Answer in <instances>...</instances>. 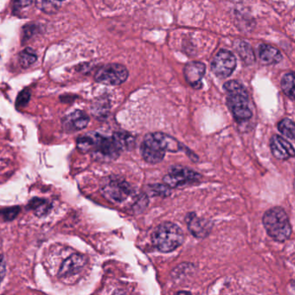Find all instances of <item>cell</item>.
Instances as JSON below:
<instances>
[{"label":"cell","mask_w":295,"mask_h":295,"mask_svg":"<svg viewBox=\"0 0 295 295\" xmlns=\"http://www.w3.org/2000/svg\"><path fill=\"white\" fill-rule=\"evenodd\" d=\"M179 141L171 136L162 133H150L145 136L140 145V154L145 161L150 164L159 163L165 158L166 152L185 151Z\"/></svg>","instance_id":"cell-1"},{"label":"cell","mask_w":295,"mask_h":295,"mask_svg":"<svg viewBox=\"0 0 295 295\" xmlns=\"http://www.w3.org/2000/svg\"><path fill=\"white\" fill-rule=\"evenodd\" d=\"M77 148L81 151L90 152L96 160L112 161L119 157L122 150L112 138L96 133H88L77 140Z\"/></svg>","instance_id":"cell-2"},{"label":"cell","mask_w":295,"mask_h":295,"mask_svg":"<svg viewBox=\"0 0 295 295\" xmlns=\"http://www.w3.org/2000/svg\"><path fill=\"white\" fill-rule=\"evenodd\" d=\"M227 94V105L229 106L234 120L245 122L252 118L249 108V95L245 87L238 80H229L223 86Z\"/></svg>","instance_id":"cell-3"},{"label":"cell","mask_w":295,"mask_h":295,"mask_svg":"<svg viewBox=\"0 0 295 295\" xmlns=\"http://www.w3.org/2000/svg\"><path fill=\"white\" fill-rule=\"evenodd\" d=\"M154 247L159 251L169 253L181 246L185 241L182 229L171 222L160 223L152 235Z\"/></svg>","instance_id":"cell-4"},{"label":"cell","mask_w":295,"mask_h":295,"mask_svg":"<svg viewBox=\"0 0 295 295\" xmlns=\"http://www.w3.org/2000/svg\"><path fill=\"white\" fill-rule=\"evenodd\" d=\"M262 223L269 237L277 242H285L292 234L289 218L281 207H273L265 212Z\"/></svg>","instance_id":"cell-5"},{"label":"cell","mask_w":295,"mask_h":295,"mask_svg":"<svg viewBox=\"0 0 295 295\" xmlns=\"http://www.w3.org/2000/svg\"><path fill=\"white\" fill-rule=\"evenodd\" d=\"M102 196L112 203H123L133 194L130 184L119 177L106 178L101 185Z\"/></svg>","instance_id":"cell-6"},{"label":"cell","mask_w":295,"mask_h":295,"mask_svg":"<svg viewBox=\"0 0 295 295\" xmlns=\"http://www.w3.org/2000/svg\"><path fill=\"white\" fill-rule=\"evenodd\" d=\"M201 175L186 167L175 165L169 169L167 175L164 176L163 181L170 188H176L197 183Z\"/></svg>","instance_id":"cell-7"},{"label":"cell","mask_w":295,"mask_h":295,"mask_svg":"<svg viewBox=\"0 0 295 295\" xmlns=\"http://www.w3.org/2000/svg\"><path fill=\"white\" fill-rule=\"evenodd\" d=\"M128 70L122 64L111 63L98 69L95 79L99 83L107 86H119L128 78Z\"/></svg>","instance_id":"cell-8"},{"label":"cell","mask_w":295,"mask_h":295,"mask_svg":"<svg viewBox=\"0 0 295 295\" xmlns=\"http://www.w3.org/2000/svg\"><path fill=\"white\" fill-rule=\"evenodd\" d=\"M237 68V58L232 52L222 49L215 55L212 62V72L217 77L225 79L232 75Z\"/></svg>","instance_id":"cell-9"},{"label":"cell","mask_w":295,"mask_h":295,"mask_svg":"<svg viewBox=\"0 0 295 295\" xmlns=\"http://www.w3.org/2000/svg\"><path fill=\"white\" fill-rule=\"evenodd\" d=\"M205 65L199 61H191L184 69V75L187 83L195 89L202 87V80L205 74Z\"/></svg>","instance_id":"cell-10"},{"label":"cell","mask_w":295,"mask_h":295,"mask_svg":"<svg viewBox=\"0 0 295 295\" xmlns=\"http://www.w3.org/2000/svg\"><path fill=\"white\" fill-rule=\"evenodd\" d=\"M270 149L273 155L278 160H288L294 156V149L292 144L281 136H273L270 140Z\"/></svg>","instance_id":"cell-11"},{"label":"cell","mask_w":295,"mask_h":295,"mask_svg":"<svg viewBox=\"0 0 295 295\" xmlns=\"http://www.w3.org/2000/svg\"><path fill=\"white\" fill-rule=\"evenodd\" d=\"M186 223L189 231L195 238H206L212 231V223L205 218L197 217L193 212L186 216Z\"/></svg>","instance_id":"cell-12"},{"label":"cell","mask_w":295,"mask_h":295,"mask_svg":"<svg viewBox=\"0 0 295 295\" xmlns=\"http://www.w3.org/2000/svg\"><path fill=\"white\" fill-rule=\"evenodd\" d=\"M90 123V118L85 112L81 111H75V112L68 115L64 118V127L67 132H79L87 127Z\"/></svg>","instance_id":"cell-13"},{"label":"cell","mask_w":295,"mask_h":295,"mask_svg":"<svg viewBox=\"0 0 295 295\" xmlns=\"http://www.w3.org/2000/svg\"><path fill=\"white\" fill-rule=\"evenodd\" d=\"M86 264L87 259L84 255L79 254L71 255L63 263L58 275L61 277L74 275L82 270V268H84Z\"/></svg>","instance_id":"cell-14"},{"label":"cell","mask_w":295,"mask_h":295,"mask_svg":"<svg viewBox=\"0 0 295 295\" xmlns=\"http://www.w3.org/2000/svg\"><path fill=\"white\" fill-rule=\"evenodd\" d=\"M259 57L265 65L277 64L282 60V55L279 49L269 44H261L259 47Z\"/></svg>","instance_id":"cell-15"},{"label":"cell","mask_w":295,"mask_h":295,"mask_svg":"<svg viewBox=\"0 0 295 295\" xmlns=\"http://www.w3.org/2000/svg\"><path fill=\"white\" fill-rule=\"evenodd\" d=\"M234 49L238 53V55L242 58L244 63L247 65H251L255 62V54L249 43L243 41H238L234 43Z\"/></svg>","instance_id":"cell-16"},{"label":"cell","mask_w":295,"mask_h":295,"mask_svg":"<svg viewBox=\"0 0 295 295\" xmlns=\"http://www.w3.org/2000/svg\"><path fill=\"white\" fill-rule=\"evenodd\" d=\"M113 138L122 151L130 150L135 145L134 138L130 134H128V133L117 132V133L113 134Z\"/></svg>","instance_id":"cell-17"},{"label":"cell","mask_w":295,"mask_h":295,"mask_svg":"<svg viewBox=\"0 0 295 295\" xmlns=\"http://www.w3.org/2000/svg\"><path fill=\"white\" fill-rule=\"evenodd\" d=\"M281 87L282 92L290 97L292 101L294 100V75L293 73H288L284 75L281 79Z\"/></svg>","instance_id":"cell-18"},{"label":"cell","mask_w":295,"mask_h":295,"mask_svg":"<svg viewBox=\"0 0 295 295\" xmlns=\"http://www.w3.org/2000/svg\"><path fill=\"white\" fill-rule=\"evenodd\" d=\"M278 129L282 135L285 136L288 139L294 140L295 125L293 121L289 118H284L278 124Z\"/></svg>","instance_id":"cell-19"},{"label":"cell","mask_w":295,"mask_h":295,"mask_svg":"<svg viewBox=\"0 0 295 295\" xmlns=\"http://www.w3.org/2000/svg\"><path fill=\"white\" fill-rule=\"evenodd\" d=\"M37 60H38V55L36 54V52L31 48L24 49L19 55V62L23 68L32 66V64L35 63Z\"/></svg>","instance_id":"cell-20"},{"label":"cell","mask_w":295,"mask_h":295,"mask_svg":"<svg viewBox=\"0 0 295 295\" xmlns=\"http://www.w3.org/2000/svg\"><path fill=\"white\" fill-rule=\"evenodd\" d=\"M29 207L35 211L37 215L42 216L49 212V204L42 199L35 198L29 201Z\"/></svg>","instance_id":"cell-21"},{"label":"cell","mask_w":295,"mask_h":295,"mask_svg":"<svg viewBox=\"0 0 295 295\" xmlns=\"http://www.w3.org/2000/svg\"><path fill=\"white\" fill-rule=\"evenodd\" d=\"M36 6L42 12L48 14H54L58 10L57 6L51 0H36Z\"/></svg>","instance_id":"cell-22"},{"label":"cell","mask_w":295,"mask_h":295,"mask_svg":"<svg viewBox=\"0 0 295 295\" xmlns=\"http://www.w3.org/2000/svg\"><path fill=\"white\" fill-rule=\"evenodd\" d=\"M19 207H11V208H7V209L0 211V214L2 215L4 219L6 221H11L14 219L18 213H19Z\"/></svg>","instance_id":"cell-23"},{"label":"cell","mask_w":295,"mask_h":295,"mask_svg":"<svg viewBox=\"0 0 295 295\" xmlns=\"http://www.w3.org/2000/svg\"><path fill=\"white\" fill-rule=\"evenodd\" d=\"M151 190L154 192V194L162 197H167L168 195L171 193L170 187H168L166 185H154Z\"/></svg>","instance_id":"cell-24"},{"label":"cell","mask_w":295,"mask_h":295,"mask_svg":"<svg viewBox=\"0 0 295 295\" xmlns=\"http://www.w3.org/2000/svg\"><path fill=\"white\" fill-rule=\"evenodd\" d=\"M31 97V93L29 91L27 90H23L19 93L18 96V100H17V106L18 107H23L26 106L29 101Z\"/></svg>","instance_id":"cell-25"},{"label":"cell","mask_w":295,"mask_h":295,"mask_svg":"<svg viewBox=\"0 0 295 295\" xmlns=\"http://www.w3.org/2000/svg\"><path fill=\"white\" fill-rule=\"evenodd\" d=\"M5 274H6V264L4 258L0 256V282L3 280Z\"/></svg>","instance_id":"cell-26"},{"label":"cell","mask_w":295,"mask_h":295,"mask_svg":"<svg viewBox=\"0 0 295 295\" xmlns=\"http://www.w3.org/2000/svg\"><path fill=\"white\" fill-rule=\"evenodd\" d=\"M33 0H17V3L21 6H27L32 3Z\"/></svg>","instance_id":"cell-27"},{"label":"cell","mask_w":295,"mask_h":295,"mask_svg":"<svg viewBox=\"0 0 295 295\" xmlns=\"http://www.w3.org/2000/svg\"><path fill=\"white\" fill-rule=\"evenodd\" d=\"M175 295H191V292H186V291H181V292H176Z\"/></svg>","instance_id":"cell-28"},{"label":"cell","mask_w":295,"mask_h":295,"mask_svg":"<svg viewBox=\"0 0 295 295\" xmlns=\"http://www.w3.org/2000/svg\"><path fill=\"white\" fill-rule=\"evenodd\" d=\"M59 1H63V0H59Z\"/></svg>","instance_id":"cell-29"}]
</instances>
